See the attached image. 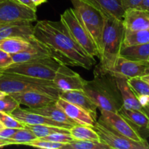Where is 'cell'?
I'll list each match as a JSON object with an SVG mask.
<instances>
[{
  "mask_svg": "<svg viewBox=\"0 0 149 149\" xmlns=\"http://www.w3.org/2000/svg\"><path fill=\"white\" fill-rule=\"evenodd\" d=\"M33 40L63 65L90 70L96 63L73 39L62 22L43 20L33 26Z\"/></svg>",
  "mask_w": 149,
  "mask_h": 149,
  "instance_id": "obj_1",
  "label": "cell"
},
{
  "mask_svg": "<svg viewBox=\"0 0 149 149\" xmlns=\"http://www.w3.org/2000/svg\"><path fill=\"white\" fill-rule=\"evenodd\" d=\"M83 90L98 109L118 112L123 106L115 77L110 72L94 71V79L85 81Z\"/></svg>",
  "mask_w": 149,
  "mask_h": 149,
  "instance_id": "obj_2",
  "label": "cell"
},
{
  "mask_svg": "<svg viewBox=\"0 0 149 149\" xmlns=\"http://www.w3.org/2000/svg\"><path fill=\"white\" fill-rule=\"evenodd\" d=\"M125 27L122 20L112 16H106L102 37L100 63L94 71L111 72L119 56L123 44Z\"/></svg>",
  "mask_w": 149,
  "mask_h": 149,
  "instance_id": "obj_3",
  "label": "cell"
},
{
  "mask_svg": "<svg viewBox=\"0 0 149 149\" xmlns=\"http://www.w3.org/2000/svg\"><path fill=\"white\" fill-rule=\"evenodd\" d=\"M0 90L7 94L36 91L59 97L60 90L53 81L0 71Z\"/></svg>",
  "mask_w": 149,
  "mask_h": 149,
  "instance_id": "obj_4",
  "label": "cell"
},
{
  "mask_svg": "<svg viewBox=\"0 0 149 149\" xmlns=\"http://www.w3.org/2000/svg\"><path fill=\"white\" fill-rule=\"evenodd\" d=\"M62 64L51 56L37 58L27 62L12 63L0 71L16 74L52 81Z\"/></svg>",
  "mask_w": 149,
  "mask_h": 149,
  "instance_id": "obj_5",
  "label": "cell"
},
{
  "mask_svg": "<svg viewBox=\"0 0 149 149\" xmlns=\"http://www.w3.org/2000/svg\"><path fill=\"white\" fill-rule=\"evenodd\" d=\"M79 18L95 44L100 56L106 15L82 0H70Z\"/></svg>",
  "mask_w": 149,
  "mask_h": 149,
  "instance_id": "obj_6",
  "label": "cell"
},
{
  "mask_svg": "<svg viewBox=\"0 0 149 149\" xmlns=\"http://www.w3.org/2000/svg\"><path fill=\"white\" fill-rule=\"evenodd\" d=\"M61 20L68 33L81 49L91 57L100 58L97 48L74 8H68L61 15Z\"/></svg>",
  "mask_w": 149,
  "mask_h": 149,
  "instance_id": "obj_7",
  "label": "cell"
},
{
  "mask_svg": "<svg viewBox=\"0 0 149 149\" xmlns=\"http://www.w3.org/2000/svg\"><path fill=\"white\" fill-rule=\"evenodd\" d=\"M93 128L98 134L100 142L107 145L110 148L149 149L148 142H138L130 139L112 130L100 119L96 121Z\"/></svg>",
  "mask_w": 149,
  "mask_h": 149,
  "instance_id": "obj_8",
  "label": "cell"
},
{
  "mask_svg": "<svg viewBox=\"0 0 149 149\" xmlns=\"http://www.w3.org/2000/svg\"><path fill=\"white\" fill-rule=\"evenodd\" d=\"M36 13L35 10L13 0H6L0 3V26L14 22L36 21Z\"/></svg>",
  "mask_w": 149,
  "mask_h": 149,
  "instance_id": "obj_9",
  "label": "cell"
},
{
  "mask_svg": "<svg viewBox=\"0 0 149 149\" xmlns=\"http://www.w3.org/2000/svg\"><path fill=\"white\" fill-rule=\"evenodd\" d=\"M99 110L100 111V116L99 117V119L112 130L133 141L142 143L147 142L146 140L141 138V135L118 112L109 111L103 109Z\"/></svg>",
  "mask_w": 149,
  "mask_h": 149,
  "instance_id": "obj_10",
  "label": "cell"
},
{
  "mask_svg": "<svg viewBox=\"0 0 149 149\" xmlns=\"http://www.w3.org/2000/svg\"><path fill=\"white\" fill-rule=\"evenodd\" d=\"M110 73L127 79L141 77L149 73V62L147 61H133L119 55Z\"/></svg>",
  "mask_w": 149,
  "mask_h": 149,
  "instance_id": "obj_11",
  "label": "cell"
},
{
  "mask_svg": "<svg viewBox=\"0 0 149 149\" xmlns=\"http://www.w3.org/2000/svg\"><path fill=\"white\" fill-rule=\"evenodd\" d=\"M53 83L60 91L83 90L86 80L79 74L68 68L67 65H61L55 74Z\"/></svg>",
  "mask_w": 149,
  "mask_h": 149,
  "instance_id": "obj_12",
  "label": "cell"
},
{
  "mask_svg": "<svg viewBox=\"0 0 149 149\" xmlns=\"http://www.w3.org/2000/svg\"><path fill=\"white\" fill-rule=\"evenodd\" d=\"M10 115L25 125H50V126L65 128V129H70L72 127V125L55 122L50 118L35 113L30 110L23 109L20 106L13 111Z\"/></svg>",
  "mask_w": 149,
  "mask_h": 149,
  "instance_id": "obj_13",
  "label": "cell"
},
{
  "mask_svg": "<svg viewBox=\"0 0 149 149\" xmlns=\"http://www.w3.org/2000/svg\"><path fill=\"white\" fill-rule=\"evenodd\" d=\"M20 105L28 106L29 109L42 108L56 103L58 97L36 91L21 92L9 94Z\"/></svg>",
  "mask_w": 149,
  "mask_h": 149,
  "instance_id": "obj_14",
  "label": "cell"
},
{
  "mask_svg": "<svg viewBox=\"0 0 149 149\" xmlns=\"http://www.w3.org/2000/svg\"><path fill=\"white\" fill-rule=\"evenodd\" d=\"M118 113L126 119L141 138L146 139L149 136V117L143 111L127 109L122 106Z\"/></svg>",
  "mask_w": 149,
  "mask_h": 149,
  "instance_id": "obj_15",
  "label": "cell"
},
{
  "mask_svg": "<svg viewBox=\"0 0 149 149\" xmlns=\"http://www.w3.org/2000/svg\"><path fill=\"white\" fill-rule=\"evenodd\" d=\"M59 97L83 109L90 113L95 122L97 121V106L83 90L60 91Z\"/></svg>",
  "mask_w": 149,
  "mask_h": 149,
  "instance_id": "obj_16",
  "label": "cell"
},
{
  "mask_svg": "<svg viewBox=\"0 0 149 149\" xmlns=\"http://www.w3.org/2000/svg\"><path fill=\"white\" fill-rule=\"evenodd\" d=\"M33 22L20 21L0 26V40L10 37H21L31 41L33 39Z\"/></svg>",
  "mask_w": 149,
  "mask_h": 149,
  "instance_id": "obj_17",
  "label": "cell"
},
{
  "mask_svg": "<svg viewBox=\"0 0 149 149\" xmlns=\"http://www.w3.org/2000/svg\"><path fill=\"white\" fill-rule=\"evenodd\" d=\"M122 23L125 30L149 29V13L140 8L128 9L124 13Z\"/></svg>",
  "mask_w": 149,
  "mask_h": 149,
  "instance_id": "obj_18",
  "label": "cell"
},
{
  "mask_svg": "<svg viewBox=\"0 0 149 149\" xmlns=\"http://www.w3.org/2000/svg\"><path fill=\"white\" fill-rule=\"evenodd\" d=\"M55 103L65 112V114L70 119L74 120L77 125H85L93 127L95 121L85 110L73 103L65 101L61 97H58Z\"/></svg>",
  "mask_w": 149,
  "mask_h": 149,
  "instance_id": "obj_19",
  "label": "cell"
},
{
  "mask_svg": "<svg viewBox=\"0 0 149 149\" xmlns=\"http://www.w3.org/2000/svg\"><path fill=\"white\" fill-rule=\"evenodd\" d=\"M116 79V84L120 92L123 101V107L127 109L143 110L138 98L127 82V79L121 76L113 75Z\"/></svg>",
  "mask_w": 149,
  "mask_h": 149,
  "instance_id": "obj_20",
  "label": "cell"
},
{
  "mask_svg": "<svg viewBox=\"0 0 149 149\" xmlns=\"http://www.w3.org/2000/svg\"><path fill=\"white\" fill-rule=\"evenodd\" d=\"M88 3L108 16H112L122 20L125 10L121 4V0H82Z\"/></svg>",
  "mask_w": 149,
  "mask_h": 149,
  "instance_id": "obj_21",
  "label": "cell"
},
{
  "mask_svg": "<svg viewBox=\"0 0 149 149\" xmlns=\"http://www.w3.org/2000/svg\"><path fill=\"white\" fill-rule=\"evenodd\" d=\"M29 110L35 112V113L44 115V116L50 118L52 120L60 122V123L66 124V125H72V126L77 125V124L74 120L70 119L65 114V112L61 108L57 106L56 103H52V104L47 105V106H45L44 107L29 109Z\"/></svg>",
  "mask_w": 149,
  "mask_h": 149,
  "instance_id": "obj_22",
  "label": "cell"
},
{
  "mask_svg": "<svg viewBox=\"0 0 149 149\" xmlns=\"http://www.w3.org/2000/svg\"><path fill=\"white\" fill-rule=\"evenodd\" d=\"M33 43L21 37H10L0 40V49L10 55L31 49Z\"/></svg>",
  "mask_w": 149,
  "mask_h": 149,
  "instance_id": "obj_23",
  "label": "cell"
},
{
  "mask_svg": "<svg viewBox=\"0 0 149 149\" xmlns=\"http://www.w3.org/2000/svg\"><path fill=\"white\" fill-rule=\"evenodd\" d=\"M31 42L33 43V46L31 49L23 51V52H18V53L10 55L12 60H13V63L27 62V61H31V60L49 56L46 50L41 47L38 44H36L33 39Z\"/></svg>",
  "mask_w": 149,
  "mask_h": 149,
  "instance_id": "obj_24",
  "label": "cell"
},
{
  "mask_svg": "<svg viewBox=\"0 0 149 149\" xmlns=\"http://www.w3.org/2000/svg\"><path fill=\"white\" fill-rule=\"evenodd\" d=\"M119 55L133 61H147L149 57V43L122 47Z\"/></svg>",
  "mask_w": 149,
  "mask_h": 149,
  "instance_id": "obj_25",
  "label": "cell"
},
{
  "mask_svg": "<svg viewBox=\"0 0 149 149\" xmlns=\"http://www.w3.org/2000/svg\"><path fill=\"white\" fill-rule=\"evenodd\" d=\"M69 133L74 140L100 141L98 134L92 127L79 125H74L69 129Z\"/></svg>",
  "mask_w": 149,
  "mask_h": 149,
  "instance_id": "obj_26",
  "label": "cell"
},
{
  "mask_svg": "<svg viewBox=\"0 0 149 149\" xmlns=\"http://www.w3.org/2000/svg\"><path fill=\"white\" fill-rule=\"evenodd\" d=\"M149 43V29L129 31L125 29L122 47Z\"/></svg>",
  "mask_w": 149,
  "mask_h": 149,
  "instance_id": "obj_27",
  "label": "cell"
},
{
  "mask_svg": "<svg viewBox=\"0 0 149 149\" xmlns=\"http://www.w3.org/2000/svg\"><path fill=\"white\" fill-rule=\"evenodd\" d=\"M25 127L31 131L37 138H42L56 132L69 133V129L50 126V125H25Z\"/></svg>",
  "mask_w": 149,
  "mask_h": 149,
  "instance_id": "obj_28",
  "label": "cell"
},
{
  "mask_svg": "<svg viewBox=\"0 0 149 149\" xmlns=\"http://www.w3.org/2000/svg\"><path fill=\"white\" fill-rule=\"evenodd\" d=\"M64 149H110V148L99 141L73 140L71 142L65 144Z\"/></svg>",
  "mask_w": 149,
  "mask_h": 149,
  "instance_id": "obj_29",
  "label": "cell"
},
{
  "mask_svg": "<svg viewBox=\"0 0 149 149\" xmlns=\"http://www.w3.org/2000/svg\"><path fill=\"white\" fill-rule=\"evenodd\" d=\"M36 136L27 128L17 129L15 133L10 138L7 139L10 145H24L33 140L36 139Z\"/></svg>",
  "mask_w": 149,
  "mask_h": 149,
  "instance_id": "obj_30",
  "label": "cell"
},
{
  "mask_svg": "<svg viewBox=\"0 0 149 149\" xmlns=\"http://www.w3.org/2000/svg\"><path fill=\"white\" fill-rule=\"evenodd\" d=\"M127 82L136 97L141 95L149 96V84L142 79L141 77L127 79Z\"/></svg>",
  "mask_w": 149,
  "mask_h": 149,
  "instance_id": "obj_31",
  "label": "cell"
},
{
  "mask_svg": "<svg viewBox=\"0 0 149 149\" xmlns=\"http://www.w3.org/2000/svg\"><path fill=\"white\" fill-rule=\"evenodd\" d=\"M65 144L66 143H55L52 142V141H46V140L36 138V139L33 140V141L26 143L25 146L42 149H64Z\"/></svg>",
  "mask_w": 149,
  "mask_h": 149,
  "instance_id": "obj_32",
  "label": "cell"
},
{
  "mask_svg": "<svg viewBox=\"0 0 149 149\" xmlns=\"http://www.w3.org/2000/svg\"><path fill=\"white\" fill-rule=\"evenodd\" d=\"M19 106H20V104L9 94L3 98L0 99V111L1 112L10 114Z\"/></svg>",
  "mask_w": 149,
  "mask_h": 149,
  "instance_id": "obj_33",
  "label": "cell"
},
{
  "mask_svg": "<svg viewBox=\"0 0 149 149\" xmlns=\"http://www.w3.org/2000/svg\"><path fill=\"white\" fill-rule=\"evenodd\" d=\"M0 122L4 125L5 127L15 128V129H22L25 127V125L15 119L9 113L0 111Z\"/></svg>",
  "mask_w": 149,
  "mask_h": 149,
  "instance_id": "obj_34",
  "label": "cell"
},
{
  "mask_svg": "<svg viewBox=\"0 0 149 149\" xmlns=\"http://www.w3.org/2000/svg\"><path fill=\"white\" fill-rule=\"evenodd\" d=\"M39 139L46 140V141H52L55 143H68L73 141V138L70 133H62V132H56V133L51 134L44 138Z\"/></svg>",
  "mask_w": 149,
  "mask_h": 149,
  "instance_id": "obj_35",
  "label": "cell"
},
{
  "mask_svg": "<svg viewBox=\"0 0 149 149\" xmlns=\"http://www.w3.org/2000/svg\"><path fill=\"white\" fill-rule=\"evenodd\" d=\"M13 63L11 55L0 49V69L6 68Z\"/></svg>",
  "mask_w": 149,
  "mask_h": 149,
  "instance_id": "obj_36",
  "label": "cell"
},
{
  "mask_svg": "<svg viewBox=\"0 0 149 149\" xmlns=\"http://www.w3.org/2000/svg\"><path fill=\"white\" fill-rule=\"evenodd\" d=\"M142 1L143 0H121V4L125 11L128 9L138 8Z\"/></svg>",
  "mask_w": 149,
  "mask_h": 149,
  "instance_id": "obj_37",
  "label": "cell"
},
{
  "mask_svg": "<svg viewBox=\"0 0 149 149\" xmlns=\"http://www.w3.org/2000/svg\"><path fill=\"white\" fill-rule=\"evenodd\" d=\"M17 129L15 128H9L4 127L0 131V139L1 140H7L11 138L13 135L16 132Z\"/></svg>",
  "mask_w": 149,
  "mask_h": 149,
  "instance_id": "obj_38",
  "label": "cell"
},
{
  "mask_svg": "<svg viewBox=\"0 0 149 149\" xmlns=\"http://www.w3.org/2000/svg\"><path fill=\"white\" fill-rule=\"evenodd\" d=\"M15 2L18 3V4H23V5L26 6V7H29V8L32 9V10L36 11V6L32 2L31 0H13Z\"/></svg>",
  "mask_w": 149,
  "mask_h": 149,
  "instance_id": "obj_39",
  "label": "cell"
},
{
  "mask_svg": "<svg viewBox=\"0 0 149 149\" xmlns=\"http://www.w3.org/2000/svg\"><path fill=\"white\" fill-rule=\"evenodd\" d=\"M138 8L142 9L149 13V0H143Z\"/></svg>",
  "mask_w": 149,
  "mask_h": 149,
  "instance_id": "obj_40",
  "label": "cell"
},
{
  "mask_svg": "<svg viewBox=\"0 0 149 149\" xmlns=\"http://www.w3.org/2000/svg\"><path fill=\"white\" fill-rule=\"evenodd\" d=\"M10 143L7 140H1L0 139V148H3L7 146H10Z\"/></svg>",
  "mask_w": 149,
  "mask_h": 149,
  "instance_id": "obj_41",
  "label": "cell"
},
{
  "mask_svg": "<svg viewBox=\"0 0 149 149\" xmlns=\"http://www.w3.org/2000/svg\"><path fill=\"white\" fill-rule=\"evenodd\" d=\"M31 1L37 7V6L41 5V4H43V3L46 2L47 0H31Z\"/></svg>",
  "mask_w": 149,
  "mask_h": 149,
  "instance_id": "obj_42",
  "label": "cell"
},
{
  "mask_svg": "<svg viewBox=\"0 0 149 149\" xmlns=\"http://www.w3.org/2000/svg\"><path fill=\"white\" fill-rule=\"evenodd\" d=\"M143 111L146 113L147 116L149 117V103L148 104L146 105L145 106H143Z\"/></svg>",
  "mask_w": 149,
  "mask_h": 149,
  "instance_id": "obj_43",
  "label": "cell"
},
{
  "mask_svg": "<svg viewBox=\"0 0 149 149\" xmlns=\"http://www.w3.org/2000/svg\"><path fill=\"white\" fill-rule=\"evenodd\" d=\"M141 79H143L144 81H146V82H148L149 84V73L148 74H146V75H143V77H141Z\"/></svg>",
  "mask_w": 149,
  "mask_h": 149,
  "instance_id": "obj_44",
  "label": "cell"
},
{
  "mask_svg": "<svg viewBox=\"0 0 149 149\" xmlns=\"http://www.w3.org/2000/svg\"><path fill=\"white\" fill-rule=\"evenodd\" d=\"M7 95L8 94H7V93H5V92H4V91H2V90H0V99L3 98V97H5V96Z\"/></svg>",
  "mask_w": 149,
  "mask_h": 149,
  "instance_id": "obj_45",
  "label": "cell"
},
{
  "mask_svg": "<svg viewBox=\"0 0 149 149\" xmlns=\"http://www.w3.org/2000/svg\"><path fill=\"white\" fill-rule=\"evenodd\" d=\"M4 127H4V125H3V124L1 123V122H0V131H1V130H2Z\"/></svg>",
  "mask_w": 149,
  "mask_h": 149,
  "instance_id": "obj_46",
  "label": "cell"
},
{
  "mask_svg": "<svg viewBox=\"0 0 149 149\" xmlns=\"http://www.w3.org/2000/svg\"><path fill=\"white\" fill-rule=\"evenodd\" d=\"M6 1V0H0V3L2 2V1Z\"/></svg>",
  "mask_w": 149,
  "mask_h": 149,
  "instance_id": "obj_47",
  "label": "cell"
},
{
  "mask_svg": "<svg viewBox=\"0 0 149 149\" xmlns=\"http://www.w3.org/2000/svg\"><path fill=\"white\" fill-rule=\"evenodd\" d=\"M147 61H148V62H149V57L148 58V59H147Z\"/></svg>",
  "mask_w": 149,
  "mask_h": 149,
  "instance_id": "obj_48",
  "label": "cell"
},
{
  "mask_svg": "<svg viewBox=\"0 0 149 149\" xmlns=\"http://www.w3.org/2000/svg\"><path fill=\"white\" fill-rule=\"evenodd\" d=\"M148 103H149V96H148Z\"/></svg>",
  "mask_w": 149,
  "mask_h": 149,
  "instance_id": "obj_49",
  "label": "cell"
}]
</instances>
